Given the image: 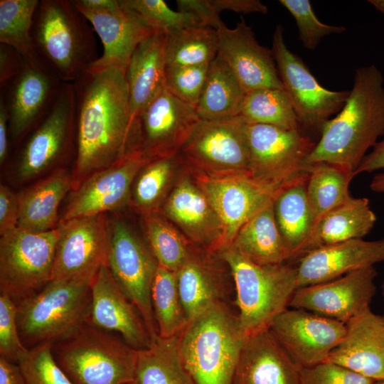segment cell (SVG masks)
Returning <instances> with one entry per match:
<instances>
[{
	"mask_svg": "<svg viewBox=\"0 0 384 384\" xmlns=\"http://www.w3.org/2000/svg\"><path fill=\"white\" fill-rule=\"evenodd\" d=\"M76 156L73 189L93 174L140 150L139 122L132 121L126 75L116 68L87 70L73 82ZM72 189V190H73Z\"/></svg>",
	"mask_w": 384,
	"mask_h": 384,
	"instance_id": "1",
	"label": "cell"
},
{
	"mask_svg": "<svg viewBox=\"0 0 384 384\" xmlns=\"http://www.w3.org/2000/svg\"><path fill=\"white\" fill-rule=\"evenodd\" d=\"M384 135V80L374 65L356 70L352 89L338 114L322 127L305 166L326 162L353 173ZM355 175V174H354Z\"/></svg>",
	"mask_w": 384,
	"mask_h": 384,
	"instance_id": "2",
	"label": "cell"
},
{
	"mask_svg": "<svg viewBox=\"0 0 384 384\" xmlns=\"http://www.w3.org/2000/svg\"><path fill=\"white\" fill-rule=\"evenodd\" d=\"M95 31L73 1L41 0L31 36L38 61L73 83L98 58Z\"/></svg>",
	"mask_w": 384,
	"mask_h": 384,
	"instance_id": "3",
	"label": "cell"
},
{
	"mask_svg": "<svg viewBox=\"0 0 384 384\" xmlns=\"http://www.w3.org/2000/svg\"><path fill=\"white\" fill-rule=\"evenodd\" d=\"M246 339L238 315L225 302L189 321L178 335V346L194 383L230 384Z\"/></svg>",
	"mask_w": 384,
	"mask_h": 384,
	"instance_id": "4",
	"label": "cell"
},
{
	"mask_svg": "<svg viewBox=\"0 0 384 384\" xmlns=\"http://www.w3.org/2000/svg\"><path fill=\"white\" fill-rule=\"evenodd\" d=\"M233 277L241 329L247 338L270 330L297 289V267L260 265L232 247L217 252Z\"/></svg>",
	"mask_w": 384,
	"mask_h": 384,
	"instance_id": "5",
	"label": "cell"
},
{
	"mask_svg": "<svg viewBox=\"0 0 384 384\" xmlns=\"http://www.w3.org/2000/svg\"><path fill=\"white\" fill-rule=\"evenodd\" d=\"M90 285L51 279L37 292L16 302L19 334L25 346L54 345L85 324L91 300Z\"/></svg>",
	"mask_w": 384,
	"mask_h": 384,
	"instance_id": "6",
	"label": "cell"
},
{
	"mask_svg": "<svg viewBox=\"0 0 384 384\" xmlns=\"http://www.w3.org/2000/svg\"><path fill=\"white\" fill-rule=\"evenodd\" d=\"M52 350L73 384H126L136 380L138 350L87 323Z\"/></svg>",
	"mask_w": 384,
	"mask_h": 384,
	"instance_id": "7",
	"label": "cell"
},
{
	"mask_svg": "<svg viewBox=\"0 0 384 384\" xmlns=\"http://www.w3.org/2000/svg\"><path fill=\"white\" fill-rule=\"evenodd\" d=\"M59 234L58 226L42 233L17 228L1 236V294L18 302L51 280Z\"/></svg>",
	"mask_w": 384,
	"mask_h": 384,
	"instance_id": "8",
	"label": "cell"
},
{
	"mask_svg": "<svg viewBox=\"0 0 384 384\" xmlns=\"http://www.w3.org/2000/svg\"><path fill=\"white\" fill-rule=\"evenodd\" d=\"M107 267L114 280L139 311L151 342L158 336L151 288L159 267L147 244L119 217L109 219Z\"/></svg>",
	"mask_w": 384,
	"mask_h": 384,
	"instance_id": "9",
	"label": "cell"
},
{
	"mask_svg": "<svg viewBox=\"0 0 384 384\" xmlns=\"http://www.w3.org/2000/svg\"><path fill=\"white\" fill-rule=\"evenodd\" d=\"M271 50L283 90L291 101L299 128L303 127L320 133L331 117L341 111L349 91H332L322 87L302 60L287 48L281 25L276 26Z\"/></svg>",
	"mask_w": 384,
	"mask_h": 384,
	"instance_id": "10",
	"label": "cell"
},
{
	"mask_svg": "<svg viewBox=\"0 0 384 384\" xmlns=\"http://www.w3.org/2000/svg\"><path fill=\"white\" fill-rule=\"evenodd\" d=\"M248 124L240 115L201 119L180 154L191 167L208 175L249 174Z\"/></svg>",
	"mask_w": 384,
	"mask_h": 384,
	"instance_id": "11",
	"label": "cell"
},
{
	"mask_svg": "<svg viewBox=\"0 0 384 384\" xmlns=\"http://www.w3.org/2000/svg\"><path fill=\"white\" fill-rule=\"evenodd\" d=\"M51 279L91 284L107 265L109 218L106 213L60 222Z\"/></svg>",
	"mask_w": 384,
	"mask_h": 384,
	"instance_id": "12",
	"label": "cell"
},
{
	"mask_svg": "<svg viewBox=\"0 0 384 384\" xmlns=\"http://www.w3.org/2000/svg\"><path fill=\"white\" fill-rule=\"evenodd\" d=\"M75 115L73 84L63 82L52 109L31 132L19 154L16 168L19 180L38 176L76 148Z\"/></svg>",
	"mask_w": 384,
	"mask_h": 384,
	"instance_id": "13",
	"label": "cell"
},
{
	"mask_svg": "<svg viewBox=\"0 0 384 384\" xmlns=\"http://www.w3.org/2000/svg\"><path fill=\"white\" fill-rule=\"evenodd\" d=\"M249 174L256 181L281 187L305 171V160L316 143L299 129L248 124Z\"/></svg>",
	"mask_w": 384,
	"mask_h": 384,
	"instance_id": "14",
	"label": "cell"
},
{
	"mask_svg": "<svg viewBox=\"0 0 384 384\" xmlns=\"http://www.w3.org/2000/svg\"><path fill=\"white\" fill-rule=\"evenodd\" d=\"M188 166L221 221L224 232L223 248L230 245L240 228L273 201L281 188L260 183L248 173L208 175Z\"/></svg>",
	"mask_w": 384,
	"mask_h": 384,
	"instance_id": "15",
	"label": "cell"
},
{
	"mask_svg": "<svg viewBox=\"0 0 384 384\" xmlns=\"http://www.w3.org/2000/svg\"><path fill=\"white\" fill-rule=\"evenodd\" d=\"M270 331L300 368L326 362L343 340L346 324L301 309H287Z\"/></svg>",
	"mask_w": 384,
	"mask_h": 384,
	"instance_id": "16",
	"label": "cell"
},
{
	"mask_svg": "<svg viewBox=\"0 0 384 384\" xmlns=\"http://www.w3.org/2000/svg\"><path fill=\"white\" fill-rule=\"evenodd\" d=\"M159 212L192 244L215 253L223 247L221 221L185 160Z\"/></svg>",
	"mask_w": 384,
	"mask_h": 384,
	"instance_id": "17",
	"label": "cell"
},
{
	"mask_svg": "<svg viewBox=\"0 0 384 384\" xmlns=\"http://www.w3.org/2000/svg\"><path fill=\"white\" fill-rule=\"evenodd\" d=\"M150 160L137 150L87 178L71 191L60 222L116 211L130 204L134 181Z\"/></svg>",
	"mask_w": 384,
	"mask_h": 384,
	"instance_id": "18",
	"label": "cell"
},
{
	"mask_svg": "<svg viewBox=\"0 0 384 384\" xmlns=\"http://www.w3.org/2000/svg\"><path fill=\"white\" fill-rule=\"evenodd\" d=\"M377 275L375 268L370 267L327 282L297 288L289 306L346 324L370 307L376 292Z\"/></svg>",
	"mask_w": 384,
	"mask_h": 384,
	"instance_id": "19",
	"label": "cell"
},
{
	"mask_svg": "<svg viewBox=\"0 0 384 384\" xmlns=\"http://www.w3.org/2000/svg\"><path fill=\"white\" fill-rule=\"evenodd\" d=\"M63 82L41 63L26 61L22 72L1 92L9 118L10 137L19 142L52 109Z\"/></svg>",
	"mask_w": 384,
	"mask_h": 384,
	"instance_id": "20",
	"label": "cell"
},
{
	"mask_svg": "<svg viewBox=\"0 0 384 384\" xmlns=\"http://www.w3.org/2000/svg\"><path fill=\"white\" fill-rule=\"evenodd\" d=\"M200 120L195 107L164 89L138 118L140 150L151 159L180 153Z\"/></svg>",
	"mask_w": 384,
	"mask_h": 384,
	"instance_id": "21",
	"label": "cell"
},
{
	"mask_svg": "<svg viewBox=\"0 0 384 384\" xmlns=\"http://www.w3.org/2000/svg\"><path fill=\"white\" fill-rule=\"evenodd\" d=\"M218 55L228 65L245 92L262 88L283 89L272 50L261 46L241 17L230 28L217 29Z\"/></svg>",
	"mask_w": 384,
	"mask_h": 384,
	"instance_id": "22",
	"label": "cell"
},
{
	"mask_svg": "<svg viewBox=\"0 0 384 384\" xmlns=\"http://www.w3.org/2000/svg\"><path fill=\"white\" fill-rule=\"evenodd\" d=\"M86 323L107 332H116L137 350L148 348L151 339L136 306L122 291L107 265L97 272L91 285Z\"/></svg>",
	"mask_w": 384,
	"mask_h": 384,
	"instance_id": "23",
	"label": "cell"
},
{
	"mask_svg": "<svg viewBox=\"0 0 384 384\" xmlns=\"http://www.w3.org/2000/svg\"><path fill=\"white\" fill-rule=\"evenodd\" d=\"M75 5L91 24L103 46L102 54L88 70L116 68L126 75L137 47L154 32L124 9L119 0L111 8L95 9Z\"/></svg>",
	"mask_w": 384,
	"mask_h": 384,
	"instance_id": "24",
	"label": "cell"
},
{
	"mask_svg": "<svg viewBox=\"0 0 384 384\" xmlns=\"http://www.w3.org/2000/svg\"><path fill=\"white\" fill-rule=\"evenodd\" d=\"M384 261V238L352 239L312 250L299 260L297 288L327 282Z\"/></svg>",
	"mask_w": 384,
	"mask_h": 384,
	"instance_id": "25",
	"label": "cell"
},
{
	"mask_svg": "<svg viewBox=\"0 0 384 384\" xmlns=\"http://www.w3.org/2000/svg\"><path fill=\"white\" fill-rule=\"evenodd\" d=\"M341 343L326 361L356 373L379 380L384 379V320L367 308L346 324Z\"/></svg>",
	"mask_w": 384,
	"mask_h": 384,
	"instance_id": "26",
	"label": "cell"
},
{
	"mask_svg": "<svg viewBox=\"0 0 384 384\" xmlns=\"http://www.w3.org/2000/svg\"><path fill=\"white\" fill-rule=\"evenodd\" d=\"M223 265L217 253L193 245L188 258L176 272L188 321L212 305L224 302L226 279Z\"/></svg>",
	"mask_w": 384,
	"mask_h": 384,
	"instance_id": "27",
	"label": "cell"
},
{
	"mask_svg": "<svg viewBox=\"0 0 384 384\" xmlns=\"http://www.w3.org/2000/svg\"><path fill=\"white\" fill-rule=\"evenodd\" d=\"M300 369L268 330L247 338L230 384H299Z\"/></svg>",
	"mask_w": 384,
	"mask_h": 384,
	"instance_id": "28",
	"label": "cell"
},
{
	"mask_svg": "<svg viewBox=\"0 0 384 384\" xmlns=\"http://www.w3.org/2000/svg\"><path fill=\"white\" fill-rule=\"evenodd\" d=\"M165 34L154 33L143 40L129 63L126 80L132 119L138 118L149 104L166 89Z\"/></svg>",
	"mask_w": 384,
	"mask_h": 384,
	"instance_id": "29",
	"label": "cell"
},
{
	"mask_svg": "<svg viewBox=\"0 0 384 384\" xmlns=\"http://www.w3.org/2000/svg\"><path fill=\"white\" fill-rule=\"evenodd\" d=\"M70 174L66 169H58L18 194L20 213L18 228L42 233L58 226L60 204L73 189Z\"/></svg>",
	"mask_w": 384,
	"mask_h": 384,
	"instance_id": "30",
	"label": "cell"
},
{
	"mask_svg": "<svg viewBox=\"0 0 384 384\" xmlns=\"http://www.w3.org/2000/svg\"><path fill=\"white\" fill-rule=\"evenodd\" d=\"M230 246L260 265H281L292 259L276 221L274 200L240 228Z\"/></svg>",
	"mask_w": 384,
	"mask_h": 384,
	"instance_id": "31",
	"label": "cell"
},
{
	"mask_svg": "<svg viewBox=\"0 0 384 384\" xmlns=\"http://www.w3.org/2000/svg\"><path fill=\"white\" fill-rule=\"evenodd\" d=\"M308 172L300 173L283 184L274 199V210L280 233L292 253L303 255L313 230V218L306 195Z\"/></svg>",
	"mask_w": 384,
	"mask_h": 384,
	"instance_id": "32",
	"label": "cell"
},
{
	"mask_svg": "<svg viewBox=\"0 0 384 384\" xmlns=\"http://www.w3.org/2000/svg\"><path fill=\"white\" fill-rule=\"evenodd\" d=\"M376 220L368 198L351 196L319 220L308 240L303 255L322 246L352 239H363L373 229Z\"/></svg>",
	"mask_w": 384,
	"mask_h": 384,
	"instance_id": "33",
	"label": "cell"
},
{
	"mask_svg": "<svg viewBox=\"0 0 384 384\" xmlns=\"http://www.w3.org/2000/svg\"><path fill=\"white\" fill-rule=\"evenodd\" d=\"M246 92L228 65L217 55L210 63L207 79L196 107L202 120L240 116Z\"/></svg>",
	"mask_w": 384,
	"mask_h": 384,
	"instance_id": "34",
	"label": "cell"
},
{
	"mask_svg": "<svg viewBox=\"0 0 384 384\" xmlns=\"http://www.w3.org/2000/svg\"><path fill=\"white\" fill-rule=\"evenodd\" d=\"M183 163L180 153L150 160L134 181L130 205L141 215L159 212L174 187Z\"/></svg>",
	"mask_w": 384,
	"mask_h": 384,
	"instance_id": "35",
	"label": "cell"
},
{
	"mask_svg": "<svg viewBox=\"0 0 384 384\" xmlns=\"http://www.w3.org/2000/svg\"><path fill=\"white\" fill-rule=\"evenodd\" d=\"M136 380L139 384H195L181 358L178 335L158 336L148 348L138 350Z\"/></svg>",
	"mask_w": 384,
	"mask_h": 384,
	"instance_id": "36",
	"label": "cell"
},
{
	"mask_svg": "<svg viewBox=\"0 0 384 384\" xmlns=\"http://www.w3.org/2000/svg\"><path fill=\"white\" fill-rule=\"evenodd\" d=\"M305 171L308 172L306 195L314 229L324 215L351 198L348 187L355 175L343 166L326 162L308 164Z\"/></svg>",
	"mask_w": 384,
	"mask_h": 384,
	"instance_id": "37",
	"label": "cell"
},
{
	"mask_svg": "<svg viewBox=\"0 0 384 384\" xmlns=\"http://www.w3.org/2000/svg\"><path fill=\"white\" fill-rule=\"evenodd\" d=\"M218 55L217 30L192 26L165 34L166 67L210 64Z\"/></svg>",
	"mask_w": 384,
	"mask_h": 384,
	"instance_id": "38",
	"label": "cell"
},
{
	"mask_svg": "<svg viewBox=\"0 0 384 384\" xmlns=\"http://www.w3.org/2000/svg\"><path fill=\"white\" fill-rule=\"evenodd\" d=\"M141 216L146 244L158 265L176 272L188 258L193 244L159 212Z\"/></svg>",
	"mask_w": 384,
	"mask_h": 384,
	"instance_id": "39",
	"label": "cell"
},
{
	"mask_svg": "<svg viewBox=\"0 0 384 384\" xmlns=\"http://www.w3.org/2000/svg\"><path fill=\"white\" fill-rule=\"evenodd\" d=\"M151 304L158 336L179 335L188 323L177 285L176 272L159 265L152 288Z\"/></svg>",
	"mask_w": 384,
	"mask_h": 384,
	"instance_id": "40",
	"label": "cell"
},
{
	"mask_svg": "<svg viewBox=\"0 0 384 384\" xmlns=\"http://www.w3.org/2000/svg\"><path fill=\"white\" fill-rule=\"evenodd\" d=\"M240 115L249 124L299 129L296 113L283 89L262 88L247 92Z\"/></svg>",
	"mask_w": 384,
	"mask_h": 384,
	"instance_id": "41",
	"label": "cell"
},
{
	"mask_svg": "<svg viewBox=\"0 0 384 384\" xmlns=\"http://www.w3.org/2000/svg\"><path fill=\"white\" fill-rule=\"evenodd\" d=\"M38 0L0 1V43L16 49L30 63H39L31 31Z\"/></svg>",
	"mask_w": 384,
	"mask_h": 384,
	"instance_id": "42",
	"label": "cell"
},
{
	"mask_svg": "<svg viewBox=\"0 0 384 384\" xmlns=\"http://www.w3.org/2000/svg\"><path fill=\"white\" fill-rule=\"evenodd\" d=\"M119 3L154 33L166 34L184 28L203 26L192 14L174 11L163 0H119Z\"/></svg>",
	"mask_w": 384,
	"mask_h": 384,
	"instance_id": "43",
	"label": "cell"
},
{
	"mask_svg": "<svg viewBox=\"0 0 384 384\" xmlns=\"http://www.w3.org/2000/svg\"><path fill=\"white\" fill-rule=\"evenodd\" d=\"M53 344L31 348L17 363L27 384H73L56 361Z\"/></svg>",
	"mask_w": 384,
	"mask_h": 384,
	"instance_id": "44",
	"label": "cell"
},
{
	"mask_svg": "<svg viewBox=\"0 0 384 384\" xmlns=\"http://www.w3.org/2000/svg\"><path fill=\"white\" fill-rule=\"evenodd\" d=\"M295 20L299 37L303 46L314 50L324 36L341 33L346 31L343 26H331L323 23L316 16L309 0H279Z\"/></svg>",
	"mask_w": 384,
	"mask_h": 384,
	"instance_id": "45",
	"label": "cell"
},
{
	"mask_svg": "<svg viewBox=\"0 0 384 384\" xmlns=\"http://www.w3.org/2000/svg\"><path fill=\"white\" fill-rule=\"evenodd\" d=\"M210 64L166 67V89L182 102L196 107Z\"/></svg>",
	"mask_w": 384,
	"mask_h": 384,
	"instance_id": "46",
	"label": "cell"
},
{
	"mask_svg": "<svg viewBox=\"0 0 384 384\" xmlns=\"http://www.w3.org/2000/svg\"><path fill=\"white\" fill-rule=\"evenodd\" d=\"M28 348L22 342L18 324L17 306L9 296H0V353L11 361H18L28 352Z\"/></svg>",
	"mask_w": 384,
	"mask_h": 384,
	"instance_id": "47",
	"label": "cell"
},
{
	"mask_svg": "<svg viewBox=\"0 0 384 384\" xmlns=\"http://www.w3.org/2000/svg\"><path fill=\"white\" fill-rule=\"evenodd\" d=\"M374 381L329 361L300 369L299 384H372Z\"/></svg>",
	"mask_w": 384,
	"mask_h": 384,
	"instance_id": "48",
	"label": "cell"
},
{
	"mask_svg": "<svg viewBox=\"0 0 384 384\" xmlns=\"http://www.w3.org/2000/svg\"><path fill=\"white\" fill-rule=\"evenodd\" d=\"M20 213L19 196L6 185L0 186V235L18 228Z\"/></svg>",
	"mask_w": 384,
	"mask_h": 384,
	"instance_id": "49",
	"label": "cell"
},
{
	"mask_svg": "<svg viewBox=\"0 0 384 384\" xmlns=\"http://www.w3.org/2000/svg\"><path fill=\"white\" fill-rule=\"evenodd\" d=\"M179 11L192 14L203 26L218 29L223 22L210 0H177Z\"/></svg>",
	"mask_w": 384,
	"mask_h": 384,
	"instance_id": "50",
	"label": "cell"
},
{
	"mask_svg": "<svg viewBox=\"0 0 384 384\" xmlns=\"http://www.w3.org/2000/svg\"><path fill=\"white\" fill-rule=\"evenodd\" d=\"M26 60L14 48L0 43V88L4 89L23 70Z\"/></svg>",
	"mask_w": 384,
	"mask_h": 384,
	"instance_id": "51",
	"label": "cell"
},
{
	"mask_svg": "<svg viewBox=\"0 0 384 384\" xmlns=\"http://www.w3.org/2000/svg\"><path fill=\"white\" fill-rule=\"evenodd\" d=\"M215 10L220 14L228 10L248 14L252 13L267 14L268 8L258 0H210Z\"/></svg>",
	"mask_w": 384,
	"mask_h": 384,
	"instance_id": "52",
	"label": "cell"
},
{
	"mask_svg": "<svg viewBox=\"0 0 384 384\" xmlns=\"http://www.w3.org/2000/svg\"><path fill=\"white\" fill-rule=\"evenodd\" d=\"M384 169V138L379 140L367 154L354 172L355 176L362 173H370Z\"/></svg>",
	"mask_w": 384,
	"mask_h": 384,
	"instance_id": "53",
	"label": "cell"
},
{
	"mask_svg": "<svg viewBox=\"0 0 384 384\" xmlns=\"http://www.w3.org/2000/svg\"><path fill=\"white\" fill-rule=\"evenodd\" d=\"M9 118L5 97L1 92L0 95V164H5L9 148Z\"/></svg>",
	"mask_w": 384,
	"mask_h": 384,
	"instance_id": "54",
	"label": "cell"
},
{
	"mask_svg": "<svg viewBox=\"0 0 384 384\" xmlns=\"http://www.w3.org/2000/svg\"><path fill=\"white\" fill-rule=\"evenodd\" d=\"M0 384H27L18 364L0 356Z\"/></svg>",
	"mask_w": 384,
	"mask_h": 384,
	"instance_id": "55",
	"label": "cell"
},
{
	"mask_svg": "<svg viewBox=\"0 0 384 384\" xmlns=\"http://www.w3.org/2000/svg\"><path fill=\"white\" fill-rule=\"evenodd\" d=\"M76 5L89 9H103L114 6L118 0H73Z\"/></svg>",
	"mask_w": 384,
	"mask_h": 384,
	"instance_id": "56",
	"label": "cell"
},
{
	"mask_svg": "<svg viewBox=\"0 0 384 384\" xmlns=\"http://www.w3.org/2000/svg\"><path fill=\"white\" fill-rule=\"evenodd\" d=\"M369 186L374 192L384 193V172L375 175Z\"/></svg>",
	"mask_w": 384,
	"mask_h": 384,
	"instance_id": "57",
	"label": "cell"
},
{
	"mask_svg": "<svg viewBox=\"0 0 384 384\" xmlns=\"http://www.w3.org/2000/svg\"><path fill=\"white\" fill-rule=\"evenodd\" d=\"M368 2L372 4L376 10L384 14V0H370Z\"/></svg>",
	"mask_w": 384,
	"mask_h": 384,
	"instance_id": "58",
	"label": "cell"
},
{
	"mask_svg": "<svg viewBox=\"0 0 384 384\" xmlns=\"http://www.w3.org/2000/svg\"><path fill=\"white\" fill-rule=\"evenodd\" d=\"M372 384H384V379L374 381Z\"/></svg>",
	"mask_w": 384,
	"mask_h": 384,
	"instance_id": "59",
	"label": "cell"
},
{
	"mask_svg": "<svg viewBox=\"0 0 384 384\" xmlns=\"http://www.w3.org/2000/svg\"><path fill=\"white\" fill-rule=\"evenodd\" d=\"M381 291H382V294H383V299H384V280L382 283V285H381Z\"/></svg>",
	"mask_w": 384,
	"mask_h": 384,
	"instance_id": "60",
	"label": "cell"
},
{
	"mask_svg": "<svg viewBox=\"0 0 384 384\" xmlns=\"http://www.w3.org/2000/svg\"><path fill=\"white\" fill-rule=\"evenodd\" d=\"M126 384H139V382L137 380H134L132 382L127 383Z\"/></svg>",
	"mask_w": 384,
	"mask_h": 384,
	"instance_id": "61",
	"label": "cell"
},
{
	"mask_svg": "<svg viewBox=\"0 0 384 384\" xmlns=\"http://www.w3.org/2000/svg\"><path fill=\"white\" fill-rule=\"evenodd\" d=\"M383 318V320H384V314L382 315Z\"/></svg>",
	"mask_w": 384,
	"mask_h": 384,
	"instance_id": "62",
	"label": "cell"
}]
</instances>
